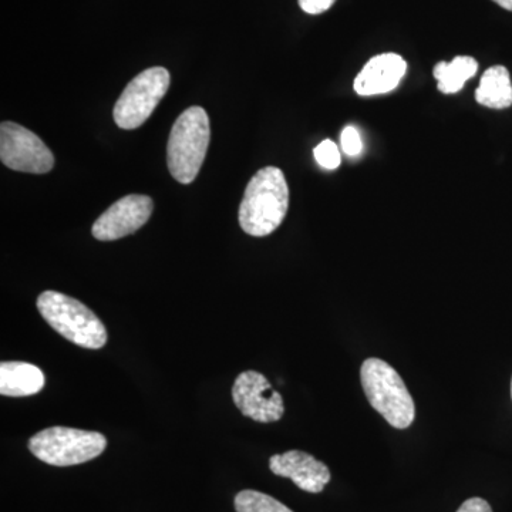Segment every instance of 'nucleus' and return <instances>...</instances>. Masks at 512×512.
Segmentation results:
<instances>
[{"mask_svg": "<svg viewBox=\"0 0 512 512\" xmlns=\"http://www.w3.org/2000/svg\"><path fill=\"white\" fill-rule=\"evenodd\" d=\"M289 208V187L285 174L276 167H265L249 181L239 205L242 231L261 238L281 227Z\"/></svg>", "mask_w": 512, "mask_h": 512, "instance_id": "nucleus-1", "label": "nucleus"}, {"mask_svg": "<svg viewBox=\"0 0 512 512\" xmlns=\"http://www.w3.org/2000/svg\"><path fill=\"white\" fill-rule=\"evenodd\" d=\"M360 379L370 406L382 414L390 426L399 430L412 426L416 406L412 394L394 367L382 359L370 357L363 362Z\"/></svg>", "mask_w": 512, "mask_h": 512, "instance_id": "nucleus-2", "label": "nucleus"}, {"mask_svg": "<svg viewBox=\"0 0 512 512\" xmlns=\"http://www.w3.org/2000/svg\"><path fill=\"white\" fill-rule=\"evenodd\" d=\"M210 140V119L202 107H190L178 117L171 128L167 146L168 168L174 180L191 184L197 178Z\"/></svg>", "mask_w": 512, "mask_h": 512, "instance_id": "nucleus-3", "label": "nucleus"}, {"mask_svg": "<svg viewBox=\"0 0 512 512\" xmlns=\"http://www.w3.org/2000/svg\"><path fill=\"white\" fill-rule=\"evenodd\" d=\"M37 309L59 335L84 349H101L107 342L106 326L94 312L64 293L46 291L37 298Z\"/></svg>", "mask_w": 512, "mask_h": 512, "instance_id": "nucleus-4", "label": "nucleus"}, {"mask_svg": "<svg viewBox=\"0 0 512 512\" xmlns=\"http://www.w3.org/2000/svg\"><path fill=\"white\" fill-rule=\"evenodd\" d=\"M106 447L107 439L103 434L69 427H50L29 440L33 456L56 467L87 463L99 457Z\"/></svg>", "mask_w": 512, "mask_h": 512, "instance_id": "nucleus-5", "label": "nucleus"}, {"mask_svg": "<svg viewBox=\"0 0 512 512\" xmlns=\"http://www.w3.org/2000/svg\"><path fill=\"white\" fill-rule=\"evenodd\" d=\"M168 87L170 73L164 67H151L134 77L114 106L113 117L117 126L123 130L143 126L167 94Z\"/></svg>", "mask_w": 512, "mask_h": 512, "instance_id": "nucleus-6", "label": "nucleus"}, {"mask_svg": "<svg viewBox=\"0 0 512 512\" xmlns=\"http://www.w3.org/2000/svg\"><path fill=\"white\" fill-rule=\"evenodd\" d=\"M0 160L10 170L29 174L49 173L55 165L49 147L28 128L12 121L0 126Z\"/></svg>", "mask_w": 512, "mask_h": 512, "instance_id": "nucleus-7", "label": "nucleus"}, {"mask_svg": "<svg viewBox=\"0 0 512 512\" xmlns=\"http://www.w3.org/2000/svg\"><path fill=\"white\" fill-rule=\"evenodd\" d=\"M232 399L239 412L258 423H274L284 416V399L261 373H241L232 387Z\"/></svg>", "mask_w": 512, "mask_h": 512, "instance_id": "nucleus-8", "label": "nucleus"}, {"mask_svg": "<svg viewBox=\"0 0 512 512\" xmlns=\"http://www.w3.org/2000/svg\"><path fill=\"white\" fill-rule=\"evenodd\" d=\"M154 202L147 195H127L104 212L94 222L93 237L99 241H116V239L134 234L147 224L153 214Z\"/></svg>", "mask_w": 512, "mask_h": 512, "instance_id": "nucleus-9", "label": "nucleus"}, {"mask_svg": "<svg viewBox=\"0 0 512 512\" xmlns=\"http://www.w3.org/2000/svg\"><path fill=\"white\" fill-rule=\"evenodd\" d=\"M269 468L275 476L291 478L306 493H322L330 481L328 466L303 451L292 450L275 454L269 460Z\"/></svg>", "mask_w": 512, "mask_h": 512, "instance_id": "nucleus-10", "label": "nucleus"}, {"mask_svg": "<svg viewBox=\"0 0 512 512\" xmlns=\"http://www.w3.org/2000/svg\"><path fill=\"white\" fill-rule=\"evenodd\" d=\"M407 72V63L396 53H383L366 63L355 79V92L359 96H379L399 86Z\"/></svg>", "mask_w": 512, "mask_h": 512, "instance_id": "nucleus-11", "label": "nucleus"}, {"mask_svg": "<svg viewBox=\"0 0 512 512\" xmlns=\"http://www.w3.org/2000/svg\"><path fill=\"white\" fill-rule=\"evenodd\" d=\"M43 386H45V375L35 365L23 362H5L0 365L2 396H33L39 393Z\"/></svg>", "mask_w": 512, "mask_h": 512, "instance_id": "nucleus-12", "label": "nucleus"}, {"mask_svg": "<svg viewBox=\"0 0 512 512\" xmlns=\"http://www.w3.org/2000/svg\"><path fill=\"white\" fill-rule=\"evenodd\" d=\"M476 100L487 109L504 110L512 106V83L507 67L493 66L485 70Z\"/></svg>", "mask_w": 512, "mask_h": 512, "instance_id": "nucleus-13", "label": "nucleus"}, {"mask_svg": "<svg viewBox=\"0 0 512 512\" xmlns=\"http://www.w3.org/2000/svg\"><path fill=\"white\" fill-rule=\"evenodd\" d=\"M478 62L474 57L457 56L451 62H440L434 67V79L437 80V89L443 94H454L463 89L464 84L476 76Z\"/></svg>", "mask_w": 512, "mask_h": 512, "instance_id": "nucleus-14", "label": "nucleus"}, {"mask_svg": "<svg viewBox=\"0 0 512 512\" xmlns=\"http://www.w3.org/2000/svg\"><path fill=\"white\" fill-rule=\"evenodd\" d=\"M237 512H293L271 495L254 490H244L235 497Z\"/></svg>", "mask_w": 512, "mask_h": 512, "instance_id": "nucleus-15", "label": "nucleus"}, {"mask_svg": "<svg viewBox=\"0 0 512 512\" xmlns=\"http://www.w3.org/2000/svg\"><path fill=\"white\" fill-rule=\"evenodd\" d=\"M313 156H315L316 163H318L320 167L326 168V170H336L340 165V161H342L339 148L332 140L322 141V143L313 150Z\"/></svg>", "mask_w": 512, "mask_h": 512, "instance_id": "nucleus-16", "label": "nucleus"}, {"mask_svg": "<svg viewBox=\"0 0 512 512\" xmlns=\"http://www.w3.org/2000/svg\"><path fill=\"white\" fill-rule=\"evenodd\" d=\"M340 144L343 151L350 157L359 156L363 150L362 138L355 127H346L340 134Z\"/></svg>", "mask_w": 512, "mask_h": 512, "instance_id": "nucleus-17", "label": "nucleus"}, {"mask_svg": "<svg viewBox=\"0 0 512 512\" xmlns=\"http://www.w3.org/2000/svg\"><path fill=\"white\" fill-rule=\"evenodd\" d=\"M299 6L303 12L308 15H320V13L328 12L336 0H298Z\"/></svg>", "mask_w": 512, "mask_h": 512, "instance_id": "nucleus-18", "label": "nucleus"}, {"mask_svg": "<svg viewBox=\"0 0 512 512\" xmlns=\"http://www.w3.org/2000/svg\"><path fill=\"white\" fill-rule=\"evenodd\" d=\"M457 512H493L491 505L483 498H470L466 503L461 504Z\"/></svg>", "mask_w": 512, "mask_h": 512, "instance_id": "nucleus-19", "label": "nucleus"}, {"mask_svg": "<svg viewBox=\"0 0 512 512\" xmlns=\"http://www.w3.org/2000/svg\"><path fill=\"white\" fill-rule=\"evenodd\" d=\"M493 2L497 3L501 8L512 12V0H493Z\"/></svg>", "mask_w": 512, "mask_h": 512, "instance_id": "nucleus-20", "label": "nucleus"}, {"mask_svg": "<svg viewBox=\"0 0 512 512\" xmlns=\"http://www.w3.org/2000/svg\"><path fill=\"white\" fill-rule=\"evenodd\" d=\"M511 397H512V380H511Z\"/></svg>", "mask_w": 512, "mask_h": 512, "instance_id": "nucleus-21", "label": "nucleus"}]
</instances>
